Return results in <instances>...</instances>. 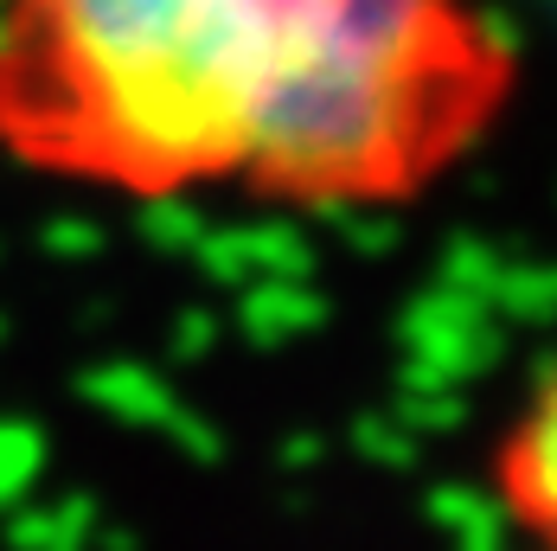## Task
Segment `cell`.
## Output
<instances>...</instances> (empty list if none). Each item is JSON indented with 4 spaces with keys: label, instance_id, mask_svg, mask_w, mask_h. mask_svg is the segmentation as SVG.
<instances>
[{
    "label": "cell",
    "instance_id": "7a4b0ae2",
    "mask_svg": "<svg viewBox=\"0 0 557 551\" xmlns=\"http://www.w3.org/2000/svg\"><path fill=\"white\" fill-rule=\"evenodd\" d=\"M487 506L506 532L557 546V353L512 397L487 442Z\"/></svg>",
    "mask_w": 557,
    "mask_h": 551
},
{
    "label": "cell",
    "instance_id": "6da1fadb",
    "mask_svg": "<svg viewBox=\"0 0 557 551\" xmlns=\"http://www.w3.org/2000/svg\"><path fill=\"white\" fill-rule=\"evenodd\" d=\"M519 90L500 0H0V161L122 206L410 212Z\"/></svg>",
    "mask_w": 557,
    "mask_h": 551
}]
</instances>
